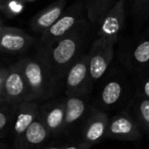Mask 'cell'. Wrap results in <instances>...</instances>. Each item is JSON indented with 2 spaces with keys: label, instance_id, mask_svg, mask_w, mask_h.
Segmentation results:
<instances>
[{
  "label": "cell",
  "instance_id": "6da1fadb",
  "mask_svg": "<svg viewBox=\"0 0 149 149\" xmlns=\"http://www.w3.org/2000/svg\"><path fill=\"white\" fill-rule=\"evenodd\" d=\"M91 24L83 19L80 24L68 35L60 38L50 46H41L52 68L58 84L63 87V78L70 66L84 53V47L90 34Z\"/></svg>",
  "mask_w": 149,
  "mask_h": 149
},
{
  "label": "cell",
  "instance_id": "7a4b0ae2",
  "mask_svg": "<svg viewBox=\"0 0 149 149\" xmlns=\"http://www.w3.org/2000/svg\"><path fill=\"white\" fill-rule=\"evenodd\" d=\"M19 63L34 100L51 99L62 91L41 48L36 56L26 57Z\"/></svg>",
  "mask_w": 149,
  "mask_h": 149
},
{
  "label": "cell",
  "instance_id": "3957f363",
  "mask_svg": "<svg viewBox=\"0 0 149 149\" xmlns=\"http://www.w3.org/2000/svg\"><path fill=\"white\" fill-rule=\"evenodd\" d=\"M84 13L85 2L83 0H79L77 2L72 3L70 7L64 9L57 21L44 33H42V46L52 45L60 38L72 32L84 19Z\"/></svg>",
  "mask_w": 149,
  "mask_h": 149
},
{
  "label": "cell",
  "instance_id": "277c9868",
  "mask_svg": "<svg viewBox=\"0 0 149 149\" xmlns=\"http://www.w3.org/2000/svg\"><path fill=\"white\" fill-rule=\"evenodd\" d=\"M93 85L90 77L88 55L84 52L70 66L64 74L62 91L64 95H89Z\"/></svg>",
  "mask_w": 149,
  "mask_h": 149
},
{
  "label": "cell",
  "instance_id": "5b68a950",
  "mask_svg": "<svg viewBox=\"0 0 149 149\" xmlns=\"http://www.w3.org/2000/svg\"><path fill=\"white\" fill-rule=\"evenodd\" d=\"M95 108L89 95H65V114L62 135L68 136L80 131L82 125Z\"/></svg>",
  "mask_w": 149,
  "mask_h": 149
},
{
  "label": "cell",
  "instance_id": "8992f818",
  "mask_svg": "<svg viewBox=\"0 0 149 149\" xmlns=\"http://www.w3.org/2000/svg\"><path fill=\"white\" fill-rule=\"evenodd\" d=\"M126 25V0H116V3L99 19L97 37L116 44Z\"/></svg>",
  "mask_w": 149,
  "mask_h": 149
},
{
  "label": "cell",
  "instance_id": "52a82bcc",
  "mask_svg": "<svg viewBox=\"0 0 149 149\" xmlns=\"http://www.w3.org/2000/svg\"><path fill=\"white\" fill-rule=\"evenodd\" d=\"M114 43L97 37L91 44L88 51L90 77L95 84L104 77L113 58Z\"/></svg>",
  "mask_w": 149,
  "mask_h": 149
},
{
  "label": "cell",
  "instance_id": "ba28073f",
  "mask_svg": "<svg viewBox=\"0 0 149 149\" xmlns=\"http://www.w3.org/2000/svg\"><path fill=\"white\" fill-rule=\"evenodd\" d=\"M128 93V85L126 80L120 76H110L105 80L100 88L97 96V104L99 109L104 111L111 110L120 106Z\"/></svg>",
  "mask_w": 149,
  "mask_h": 149
},
{
  "label": "cell",
  "instance_id": "9c48e42d",
  "mask_svg": "<svg viewBox=\"0 0 149 149\" xmlns=\"http://www.w3.org/2000/svg\"><path fill=\"white\" fill-rule=\"evenodd\" d=\"M142 135L141 128L128 110L109 118L106 138L120 141H136Z\"/></svg>",
  "mask_w": 149,
  "mask_h": 149
},
{
  "label": "cell",
  "instance_id": "30bf717a",
  "mask_svg": "<svg viewBox=\"0 0 149 149\" xmlns=\"http://www.w3.org/2000/svg\"><path fill=\"white\" fill-rule=\"evenodd\" d=\"M65 114V95L56 97L40 105L39 118L50 136H61Z\"/></svg>",
  "mask_w": 149,
  "mask_h": 149
},
{
  "label": "cell",
  "instance_id": "8fae6325",
  "mask_svg": "<svg viewBox=\"0 0 149 149\" xmlns=\"http://www.w3.org/2000/svg\"><path fill=\"white\" fill-rule=\"evenodd\" d=\"M109 116L107 112L96 107L80 129V139L91 146L106 138Z\"/></svg>",
  "mask_w": 149,
  "mask_h": 149
},
{
  "label": "cell",
  "instance_id": "7c38bea8",
  "mask_svg": "<svg viewBox=\"0 0 149 149\" xmlns=\"http://www.w3.org/2000/svg\"><path fill=\"white\" fill-rule=\"evenodd\" d=\"M3 89L5 96L11 101L22 102L26 100H34L19 63L13 66L5 74Z\"/></svg>",
  "mask_w": 149,
  "mask_h": 149
},
{
  "label": "cell",
  "instance_id": "4fadbf2b",
  "mask_svg": "<svg viewBox=\"0 0 149 149\" xmlns=\"http://www.w3.org/2000/svg\"><path fill=\"white\" fill-rule=\"evenodd\" d=\"M40 105L37 100L22 101L15 107L13 118V133L19 141L29 126L39 116Z\"/></svg>",
  "mask_w": 149,
  "mask_h": 149
},
{
  "label": "cell",
  "instance_id": "5bb4252c",
  "mask_svg": "<svg viewBox=\"0 0 149 149\" xmlns=\"http://www.w3.org/2000/svg\"><path fill=\"white\" fill-rule=\"evenodd\" d=\"M50 134L46 127L38 116L19 139L21 149H41L50 138Z\"/></svg>",
  "mask_w": 149,
  "mask_h": 149
},
{
  "label": "cell",
  "instance_id": "9a60e30c",
  "mask_svg": "<svg viewBox=\"0 0 149 149\" xmlns=\"http://www.w3.org/2000/svg\"><path fill=\"white\" fill-rule=\"evenodd\" d=\"M66 4L68 0H56L55 2L43 9L36 15L33 22V29L38 33H44L57 21L58 17L66 8Z\"/></svg>",
  "mask_w": 149,
  "mask_h": 149
},
{
  "label": "cell",
  "instance_id": "2e32d148",
  "mask_svg": "<svg viewBox=\"0 0 149 149\" xmlns=\"http://www.w3.org/2000/svg\"><path fill=\"white\" fill-rule=\"evenodd\" d=\"M34 39L23 32H6L0 37V47L8 52H22L33 44Z\"/></svg>",
  "mask_w": 149,
  "mask_h": 149
},
{
  "label": "cell",
  "instance_id": "e0dca14e",
  "mask_svg": "<svg viewBox=\"0 0 149 149\" xmlns=\"http://www.w3.org/2000/svg\"><path fill=\"white\" fill-rule=\"evenodd\" d=\"M129 112L133 116L138 126L149 134V99L144 96L138 95L131 102Z\"/></svg>",
  "mask_w": 149,
  "mask_h": 149
},
{
  "label": "cell",
  "instance_id": "ac0fdd59",
  "mask_svg": "<svg viewBox=\"0 0 149 149\" xmlns=\"http://www.w3.org/2000/svg\"><path fill=\"white\" fill-rule=\"evenodd\" d=\"M116 0H86V17L92 26H96L103 15L116 3Z\"/></svg>",
  "mask_w": 149,
  "mask_h": 149
},
{
  "label": "cell",
  "instance_id": "d6986e66",
  "mask_svg": "<svg viewBox=\"0 0 149 149\" xmlns=\"http://www.w3.org/2000/svg\"><path fill=\"white\" fill-rule=\"evenodd\" d=\"M131 62L135 66H144L149 63V40L141 41L131 54Z\"/></svg>",
  "mask_w": 149,
  "mask_h": 149
},
{
  "label": "cell",
  "instance_id": "ffe728a7",
  "mask_svg": "<svg viewBox=\"0 0 149 149\" xmlns=\"http://www.w3.org/2000/svg\"><path fill=\"white\" fill-rule=\"evenodd\" d=\"M133 19L138 25H142L149 19V0H132L131 5Z\"/></svg>",
  "mask_w": 149,
  "mask_h": 149
},
{
  "label": "cell",
  "instance_id": "44dd1931",
  "mask_svg": "<svg viewBox=\"0 0 149 149\" xmlns=\"http://www.w3.org/2000/svg\"><path fill=\"white\" fill-rule=\"evenodd\" d=\"M15 107L9 108V109H4V110L0 109V132L2 130H4L8 126L9 122L13 120V114H15Z\"/></svg>",
  "mask_w": 149,
  "mask_h": 149
},
{
  "label": "cell",
  "instance_id": "7402d4cb",
  "mask_svg": "<svg viewBox=\"0 0 149 149\" xmlns=\"http://www.w3.org/2000/svg\"><path fill=\"white\" fill-rule=\"evenodd\" d=\"M92 146L88 143L84 142L83 140L79 139V140L72 141L68 144H63L62 149H91Z\"/></svg>",
  "mask_w": 149,
  "mask_h": 149
},
{
  "label": "cell",
  "instance_id": "603a6c76",
  "mask_svg": "<svg viewBox=\"0 0 149 149\" xmlns=\"http://www.w3.org/2000/svg\"><path fill=\"white\" fill-rule=\"evenodd\" d=\"M139 94L149 99V77L142 79L139 83Z\"/></svg>",
  "mask_w": 149,
  "mask_h": 149
},
{
  "label": "cell",
  "instance_id": "cb8c5ba5",
  "mask_svg": "<svg viewBox=\"0 0 149 149\" xmlns=\"http://www.w3.org/2000/svg\"><path fill=\"white\" fill-rule=\"evenodd\" d=\"M9 7H10L11 10L15 11V13H19V11L22 10V5L17 4L15 1H13V2L9 3Z\"/></svg>",
  "mask_w": 149,
  "mask_h": 149
},
{
  "label": "cell",
  "instance_id": "d4e9b609",
  "mask_svg": "<svg viewBox=\"0 0 149 149\" xmlns=\"http://www.w3.org/2000/svg\"><path fill=\"white\" fill-rule=\"evenodd\" d=\"M62 144H56V145H51V146H47V147H43L41 149H62Z\"/></svg>",
  "mask_w": 149,
  "mask_h": 149
},
{
  "label": "cell",
  "instance_id": "484cf974",
  "mask_svg": "<svg viewBox=\"0 0 149 149\" xmlns=\"http://www.w3.org/2000/svg\"><path fill=\"white\" fill-rule=\"evenodd\" d=\"M0 86H1V77H0Z\"/></svg>",
  "mask_w": 149,
  "mask_h": 149
},
{
  "label": "cell",
  "instance_id": "4316f807",
  "mask_svg": "<svg viewBox=\"0 0 149 149\" xmlns=\"http://www.w3.org/2000/svg\"><path fill=\"white\" fill-rule=\"evenodd\" d=\"M148 23H149V19H148Z\"/></svg>",
  "mask_w": 149,
  "mask_h": 149
}]
</instances>
